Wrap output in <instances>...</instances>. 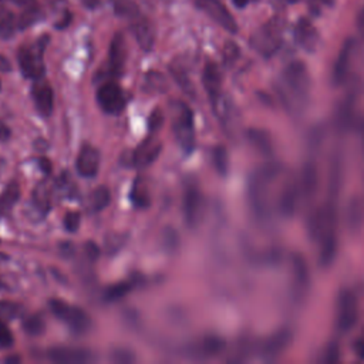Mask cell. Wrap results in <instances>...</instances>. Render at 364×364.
Wrapping results in <instances>:
<instances>
[{"label": "cell", "mask_w": 364, "mask_h": 364, "mask_svg": "<svg viewBox=\"0 0 364 364\" xmlns=\"http://www.w3.org/2000/svg\"><path fill=\"white\" fill-rule=\"evenodd\" d=\"M353 350H354V354H355L357 358L364 360V337L355 338L354 346H353Z\"/></svg>", "instance_id": "bcb514c9"}, {"label": "cell", "mask_w": 364, "mask_h": 364, "mask_svg": "<svg viewBox=\"0 0 364 364\" xmlns=\"http://www.w3.org/2000/svg\"><path fill=\"white\" fill-rule=\"evenodd\" d=\"M48 306L53 314L61 321H64L75 334H84L90 330L91 318L82 309L71 306L60 299L48 300Z\"/></svg>", "instance_id": "277c9868"}, {"label": "cell", "mask_w": 364, "mask_h": 364, "mask_svg": "<svg viewBox=\"0 0 364 364\" xmlns=\"http://www.w3.org/2000/svg\"><path fill=\"white\" fill-rule=\"evenodd\" d=\"M3 166H4V161L0 158V172H1V169H3Z\"/></svg>", "instance_id": "94428289"}, {"label": "cell", "mask_w": 364, "mask_h": 364, "mask_svg": "<svg viewBox=\"0 0 364 364\" xmlns=\"http://www.w3.org/2000/svg\"><path fill=\"white\" fill-rule=\"evenodd\" d=\"M162 122H164L162 111H161L159 108L154 109L152 114H151V117H149V122H148V124H149V131H151V132H156V131L161 128Z\"/></svg>", "instance_id": "ee69618b"}, {"label": "cell", "mask_w": 364, "mask_h": 364, "mask_svg": "<svg viewBox=\"0 0 364 364\" xmlns=\"http://www.w3.org/2000/svg\"><path fill=\"white\" fill-rule=\"evenodd\" d=\"M249 135V141L252 142V145L262 151V152H270L272 151V139L269 136V134H266L262 129H249L247 132Z\"/></svg>", "instance_id": "f1b7e54d"}, {"label": "cell", "mask_w": 364, "mask_h": 364, "mask_svg": "<svg viewBox=\"0 0 364 364\" xmlns=\"http://www.w3.org/2000/svg\"><path fill=\"white\" fill-rule=\"evenodd\" d=\"M60 250H61V255H63L64 257H71V256L74 255L75 247H74V245L70 243V242H63V243L60 245Z\"/></svg>", "instance_id": "7dc6e473"}, {"label": "cell", "mask_w": 364, "mask_h": 364, "mask_svg": "<svg viewBox=\"0 0 364 364\" xmlns=\"http://www.w3.org/2000/svg\"><path fill=\"white\" fill-rule=\"evenodd\" d=\"M9 136H10V129L3 122H0V141H6L9 139Z\"/></svg>", "instance_id": "db71d44e"}, {"label": "cell", "mask_w": 364, "mask_h": 364, "mask_svg": "<svg viewBox=\"0 0 364 364\" xmlns=\"http://www.w3.org/2000/svg\"><path fill=\"white\" fill-rule=\"evenodd\" d=\"M222 54H223V63H225L226 65H230V64H233V63L237 60V57H239V54H240V50H239V47L236 46V43L228 41V43L225 44V47H223Z\"/></svg>", "instance_id": "f35d334b"}, {"label": "cell", "mask_w": 364, "mask_h": 364, "mask_svg": "<svg viewBox=\"0 0 364 364\" xmlns=\"http://www.w3.org/2000/svg\"><path fill=\"white\" fill-rule=\"evenodd\" d=\"M112 7L115 14L122 18L134 20L141 14L139 7L134 0H112Z\"/></svg>", "instance_id": "4316f807"}, {"label": "cell", "mask_w": 364, "mask_h": 364, "mask_svg": "<svg viewBox=\"0 0 364 364\" xmlns=\"http://www.w3.org/2000/svg\"><path fill=\"white\" fill-rule=\"evenodd\" d=\"M223 348H225V340L220 336L206 334V336L200 337L199 340H196L195 343H192L189 346L188 351L193 357L208 358V357L220 354L223 351Z\"/></svg>", "instance_id": "4fadbf2b"}, {"label": "cell", "mask_w": 364, "mask_h": 364, "mask_svg": "<svg viewBox=\"0 0 364 364\" xmlns=\"http://www.w3.org/2000/svg\"><path fill=\"white\" fill-rule=\"evenodd\" d=\"M4 289H7V286H6L4 282L0 279V290H4Z\"/></svg>", "instance_id": "91938a15"}, {"label": "cell", "mask_w": 364, "mask_h": 364, "mask_svg": "<svg viewBox=\"0 0 364 364\" xmlns=\"http://www.w3.org/2000/svg\"><path fill=\"white\" fill-rule=\"evenodd\" d=\"M97 102L107 114H119L125 107V98L118 84L108 81L97 91Z\"/></svg>", "instance_id": "9c48e42d"}, {"label": "cell", "mask_w": 364, "mask_h": 364, "mask_svg": "<svg viewBox=\"0 0 364 364\" xmlns=\"http://www.w3.org/2000/svg\"><path fill=\"white\" fill-rule=\"evenodd\" d=\"M125 55H127V48H125V40L121 33H117L109 44L108 50V73L111 75H119L122 73L124 64H125Z\"/></svg>", "instance_id": "2e32d148"}, {"label": "cell", "mask_w": 364, "mask_h": 364, "mask_svg": "<svg viewBox=\"0 0 364 364\" xmlns=\"http://www.w3.org/2000/svg\"><path fill=\"white\" fill-rule=\"evenodd\" d=\"M31 91H33V98L38 112L44 117L51 115L54 108V91L50 87V84L38 78L36 80Z\"/></svg>", "instance_id": "ac0fdd59"}, {"label": "cell", "mask_w": 364, "mask_h": 364, "mask_svg": "<svg viewBox=\"0 0 364 364\" xmlns=\"http://www.w3.org/2000/svg\"><path fill=\"white\" fill-rule=\"evenodd\" d=\"M84 250H85V256H87V259L90 262H95L98 259V256H100L98 246L94 242H91V240L84 245Z\"/></svg>", "instance_id": "f6af8a7d"}, {"label": "cell", "mask_w": 364, "mask_h": 364, "mask_svg": "<svg viewBox=\"0 0 364 364\" xmlns=\"http://www.w3.org/2000/svg\"><path fill=\"white\" fill-rule=\"evenodd\" d=\"M266 173L257 172L252 175L247 186L249 205L256 218H264L267 212V195H266Z\"/></svg>", "instance_id": "ba28073f"}, {"label": "cell", "mask_w": 364, "mask_h": 364, "mask_svg": "<svg viewBox=\"0 0 364 364\" xmlns=\"http://www.w3.org/2000/svg\"><path fill=\"white\" fill-rule=\"evenodd\" d=\"M17 6H20L21 9H28V7H33V6H37V0H13Z\"/></svg>", "instance_id": "816d5d0a"}, {"label": "cell", "mask_w": 364, "mask_h": 364, "mask_svg": "<svg viewBox=\"0 0 364 364\" xmlns=\"http://www.w3.org/2000/svg\"><path fill=\"white\" fill-rule=\"evenodd\" d=\"M144 88L152 92H164L166 90L165 77L158 71H149L144 78Z\"/></svg>", "instance_id": "1f68e13d"}, {"label": "cell", "mask_w": 364, "mask_h": 364, "mask_svg": "<svg viewBox=\"0 0 364 364\" xmlns=\"http://www.w3.org/2000/svg\"><path fill=\"white\" fill-rule=\"evenodd\" d=\"M357 27H358V31L361 33V36L364 37V7L361 9L360 14H358V18H357Z\"/></svg>", "instance_id": "f5cc1de1"}, {"label": "cell", "mask_w": 364, "mask_h": 364, "mask_svg": "<svg viewBox=\"0 0 364 364\" xmlns=\"http://www.w3.org/2000/svg\"><path fill=\"white\" fill-rule=\"evenodd\" d=\"M291 277H293L294 293L299 297H301L307 291V287H309V283H310V273H309V266H307L304 257L300 253L293 255Z\"/></svg>", "instance_id": "ffe728a7"}, {"label": "cell", "mask_w": 364, "mask_h": 364, "mask_svg": "<svg viewBox=\"0 0 364 364\" xmlns=\"http://www.w3.org/2000/svg\"><path fill=\"white\" fill-rule=\"evenodd\" d=\"M296 199H297V191L294 186H287L280 198V210L283 215L290 216L294 212L296 208Z\"/></svg>", "instance_id": "836d02e7"}, {"label": "cell", "mask_w": 364, "mask_h": 364, "mask_svg": "<svg viewBox=\"0 0 364 364\" xmlns=\"http://www.w3.org/2000/svg\"><path fill=\"white\" fill-rule=\"evenodd\" d=\"M112 360L115 363H132L135 361L134 353L129 350H124V348H118L112 353Z\"/></svg>", "instance_id": "7bdbcfd3"}, {"label": "cell", "mask_w": 364, "mask_h": 364, "mask_svg": "<svg viewBox=\"0 0 364 364\" xmlns=\"http://www.w3.org/2000/svg\"><path fill=\"white\" fill-rule=\"evenodd\" d=\"M183 213L185 220L189 226H195L202 213V193L198 188L196 181L188 179L183 189Z\"/></svg>", "instance_id": "30bf717a"}, {"label": "cell", "mask_w": 364, "mask_h": 364, "mask_svg": "<svg viewBox=\"0 0 364 364\" xmlns=\"http://www.w3.org/2000/svg\"><path fill=\"white\" fill-rule=\"evenodd\" d=\"M0 90H1V82H0Z\"/></svg>", "instance_id": "be15d7a7"}, {"label": "cell", "mask_w": 364, "mask_h": 364, "mask_svg": "<svg viewBox=\"0 0 364 364\" xmlns=\"http://www.w3.org/2000/svg\"><path fill=\"white\" fill-rule=\"evenodd\" d=\"M202 82L208 92L213 111L218 112L220 105V98H222V74L216 63L208 61L205 64L203 73H202Z\"/></svg>", "instance_id": "8fae6325"}, {"label": "cell", "mask_w": 364, "mask_h": 364, "mask_svg": "<svg viewBox=\"0 0 364 364\" xmlns=\"http://www.w3.org/2000/svg\"><path fill=\"white\" fill-rule=\"evenodd\" d=\"M13 343H14V338L11 331L9 330L6 323L0 318V348H9L13 346Z\"/></svg>", "instance_id": "60d3db41"}, {"label": "cell", "mask_w": 364, "mask_h": 364, "mask_svg": "<svg viewBox=\"0 0 364 364\" xmlns=\"http://www.w3.org/2000/svg\"><path fill=\"white\" fill-rule=\"evenodd\" d=\"M131 289H132V284L128 283V282H121V283L112 284V286H109V287L104 291V299L108 300V301L119 300V299H122Z\"/></svg>", "instance_id": "d590c367"}, {"label": "cell", "mask_w": 364, "mask_h": 364, "mask_svg": "<svg viewBox=\"0 0 364 364\" xmlns=\"http://www.w3.org/2000/svg\"><path fill=\"white\" fill-rule=\"evenodd\" d=\"M307 3L313 13H318L321 10V7L328 4V0H307Z\"/></svg>", "instance_id": "c3c4849f"}, {"label": "cell", "mask_w": 364, "mask_h": 364, "mask_svg": "<svg viewBox=\"0 0 364 364\" xmlns=\"http://www.w3.org/2000/svg\"><path fill=\"white\" fill-rule=\"evenodd\" d=\"M80 226V213L78 212H68L64 218V228L67 232H77Z\"/></svg>", "instance_id": "b9f144b4"}, {"label": "cell", "mask_w": 364, "mask_h": 364, "mask_svg": "<svg viewBox=\"0 0 364 364\" xmlns=\"http://www.w3.org/2000/svg\"><path fill=\"white\" fill-rule=\"evenodd\" d=\"M289 1H294V0H289Z\"/></svg>", "instance_id": "e7e4bbea"}, {"label": "cell", "mask_w": 364, "mask_h": 364, "mask_svg": "<svg viewBox=\"0 0 364 364\" xmlns=\"http://www.w3.org/2000/svg\"><path fill=\"white\" fill-rule=\"evenodd\" d=\"M77 171L81 176L92 178L100 168V152L91 145H84L77 156Z\"/></svg>", "instance_id": "d6986e66"}, {"label": "cell", "mask_w": 364, "mask_h": 364, "mask_svg": "<svg viewBox=\"0 0 364 364\" xmlns=\"http://www.w3.org/2000/svg\"><path fill=\"white\" fill-rule=\"evenodd\" d=\"M169 71H171L173 80L178 82V85H179L186 94H189L191 97H193V95H195V87H193L192 81L189 80V75L186 74V71H185L179 64H176V63H173V64L169 65Z\"/></svg>", "instance_id": "83f0119b"}, {"label": "cell", "mask_w": 364, "mask_h": 364, "mask_svg": "<svg viewBox=\"0 0 364 364\" xmlns=\"http://www.w3.org/2000/svg\"><path fill=\"white\" fill-rule=\"evenodd\" d=\"M131 200L136 208H146L149 205V195L144 181L136 179L131 189Z\"/></svg>", "instance_id": "4dcf8cb0"}, {"label": "cell", "mask_w": 364, "mask_h": 364, "mask_svg": "<svg viewBox=\"0 0 364 364\" xmlns=\"http://www.w3.org/2000/svg\"><path fill=\"white\" fill-rule=\"evenodd\" d=\"M20 198V185L11 181L0 193V216H6L11 212L14 203Z\"/></svg>", "instance_id": "603a6c76"}, {"label": "cell", "mask_w": 364, "mask_h": 364, "mask_svg": "<svg viewBox=\"0 0 364 364\" xmlns=\"http://www.w3.org/2000/svg\"><path fill=\"white\" fill-rule=\"evenodd\" d=\"M47 355L54 363L61 364H78L92 361L91 351L80 347H68V346H57L51 347L47 351Z\"/></svg>", "instance_id": "7c38bea8"}, {"label": "cell", "mask_w": 364, "mask_h": 364, "mask_svg": "<svg viewBox=\"0 0 364 364\" xmlns=\"http://www.w3.org/2000/svg\"><path fill=\"white\" fill-rule=\"evenodd\" d=\"M317 175H316V169L313 165H307L304 172H303V191L306 192V195H313L317 186Z\"/></svg>", "instance_id": "74e56055"}, {"label": "cell", "mask_w": 364, "mask_h": 364, "mask_svg": "<svg viewBox=\"0 0 364 364\" xmlns=\"http://www.w3.org/2000/svg\"><path fill=\"white\" fill-rule=\"evenodd\" d=\"M172 128L181 148L191 154L195 148V127L193 114L185 102L178 101L172 104Z\"/></svg>", "instance_id": "6da1fadb"}, {"label": "cell", "mask_w": 364, "mask_h": 364, "mask_svg": "<svg viewBox=\"0 0 364 364\" xmlns=\"http://www.w3.org/2000/svg\"><path fill=\"white\" fill-rule=\"evenodd\" d=\"M10 71H11V63L6 55L0 54V73H10Z\"/></svg>", "instance_id": "681fc988"}, {"label": "cell", "mask_w": 364, "mask_h": 364, "mask_svg": "<svg viewBox=\"0 0 364 364\" xmlns=\"http://www.w3.org/2000/svg\"><path fill=\"white\" fill-rule=\"evenodd\" d=\"M196 7L226 31L237 33V23L222 0H196Z\"/></svg>", "instance_id": "52a82bcc"}, {"label": "cell", "mask_w": 364, "mask_h": 364, "mask_svg": "<svg viewBox=\"0 0 364 364\" xmlns=\"http://www.w3.org/2000/svg\"><path fill=\"white\" fill-rule=\"evenodd\" d=\"M23 330L28 336H40L46 330V321L40 314H30L23 320Z\"/></svg>", "instance_id": "d6a6232c"}, {"label": "cell", "mask_w": 364, "mask_h": 364, "mask_svg": "<svg viewBox=\"0 0 364 364\" xmlns=\"http://www.w3.org/2000/svg\"><path fill=\"white\" fill-rule=\"evenodd\" d=\"M212 162L215 169L218 171L219 175L225 176L228 173L229 169V156H228V151L225 146L218 145L213 148L212 151Z\"/></svg>", "instance_id": "f546056e"}, {"label": "cell", "mask_w": 364, "mask_h": 364, "mask_svg": "<svg viewBox=\"0 0 364 364\" xmlns=\"http://www.w3.org/2000/svg\"><path fill=\"white\" fill-rule=\"evenodd\" d=\"M18 306L13 301H7V300H1L0 301V317L6 318V320H13L18 316Z\"/></svg>", "instance_id": "ab89813d"}, {"label": "cell", "mask_w": 364, "mask_h": 364, "mask_svg": "<svg viewBox=\"0 0 364 364\" xmlns=\"http://www.w3.org/2000/svg\"><path fill=\"white\" fill-rule=\"evenodd\" d=\"M131 30L138 46L144 51H151L155 43V33L151 21L139 14L138 17L131 20Z\"/></svg>", "instance_id": "e0dca14e"}, {"label": "cell", "mask_w": 364, "mask_h": 364, "mask_svg": "<svg viewBox=\"0 0 364 364\" xmlns=\"http://www.w3.org/2000/svg\"><path fill=\"white\" fill-rule=\"evenodd\" d=\"M358 318V300L355 293L344 287L338 291L336 301V327L340 333H348Z\"/></svg>", "instance_id": "5b68a950"}, {"label": "cell", "mask_w": 364, "mask_h": 364, "mask_svg": "<svg viewBox=\"0 0 364 364\" xmlns=\"http://www.w3.org/2000/svg\"><path fill=\"white\" fill-rule=\"evenodd\" d=\"M38 166H40V169L44 172V173H51V168H53V165H51V162L47 159V158H40L38 159Z\"/></svg>", "instance_id": "f907efd6"}, {"label": "cell", "mask_w": 364, "mask_h": 364, "mask_svg": "<svg viewBox=\"0 0 364 364\" xmlns=\"http://www.w3.org/2000/svg\"><path fill=\"white\" fill-rule=\"evenodd\" d=\"M250 46L263 57L274 54L282 44V23L279 18H272L260 26L249 40Z\"/></svg>", "instance_id": "3957f363"}, {"label": "cell", "mask_w": 364, "mask_h": 364, "mask_svg": "<svg viewBox=\"0 0 364 364\" xmlns=\"http://www.w3.org/2000/svg\"><path fill=\"white\" fill-rule=\"evenodd\" d=\"M161 142L155 136H148L142 141L135 151H132V165L138 168L148 166L152 164L161 152Z\"/></svg>", "instance_id": "9a60e30c"}, {"label": "cell", "mask_w": 364, "mask_h": 364, "mask_svg": "<svg viewBox=\"0 0 364 364\" xmlns=\"http://www.w3.org/2000/svg\"><path fill=\"white\" fill-rule=\"evenodd\" d=\"M353 53H354V43L351 40H347L340 53H338V57L334 63V68H333V81L336 84H340L344 81L347 73H348V68H350V64H351V57H353Z\"/></svg>", "instance_id": "44dd1931"}, {"label": "cell", "mask_w": 364, "mask_h": 364, "mask_svg": "<svg viewBox=\"0 0 364 364\" xmlns=\"http://www.w3.org/2000/svg\"><path fill=\"white\" fill-rule=\"evenodd\" d=\"M111 202V193L107 186L95 188L90 195V209L92 212H100L105 209Z\"/></svg>", "instance_id": "484cf974"}, {"label": "cell", "mask_w": 364, "mask_h": 364, "mask_svg": "<svg viewBox=\"0 0 364 364\" xmlns=\"http://www.w3.org/2000/svg\"><path fill=\"white\" fill-rule=\"evenodd\" d=\"M50 189L48 186L41 182L37 185V188L33 192V203L36 206V209L41 213H47L50 210L51 206V198H50Z\"/></svg>", "instance_id": "cb8c5ba5"}, {"label": "cell", "mask_w": 364, "mask_h": 364, "mask_svg": "<svg viewBox=\"0 0 364 364\" xmlns=\"http://www.w3.org/2000/svg\"><path fill=\"white\" fill-rule=\"evenodd\" d=\"M47 43H48V36L44 34L34 44L23 46L18 50L17 60H18V65H20L21 74L26 78L38 80V78H41L44 75L43 54H44Z\"/></svg>", "instance_id": "7a4b0ae2"}, {"label": "cell", "mask_w": 364, "mask_h": 364, "mask_svg": "<svg viewBox=\"0 0 364 364\" xmlns=\"http://www.w3.org/2000/svg\"><path fill=\"white\" fill-rule=\"evenodd\" d=\"M294 40L304 51L313 53L318 46V31L309 18L301 17L294 26Z\"/></svg>", "instance_id": "5bb4252c"}, {"label": "cell", "mask_w": 364, "mask_h": 364, "mask_svg": "<svg viewBox=\"0 0 364 364\" xmlns=\"http://www.w3.org/2000/svg\"><path fill=\"white\" fill-rule=\"evenodd\" d=\"M291 333L289 330H279L273 336H270L263 344V354L269 358L277 357L282 354L283 350L290 344Z\"/></svg>", "instance_id": "7402d4cb"}, {"label": "cell", "mask_w": 364, "mask_h": 364, "mask_svg": "<svg viewBox=\"0 0 364 364\" xmlns=\"http://www.w3.org/2000/svg\"><path fill=\"white\" fill-rule=\"evenodd\" d=\"M18 28L17 17L13 11L4 10L0 13V38L9 40L14 36L16 30Z\"/></svg>", "instance_id": "d4e9b609"}, {"label": "cell", "mask_w": 364, "mask_h": 364, "mask_svg": "<svg viewBox=\"0 0 364 364\" xmlns=\"http://www.w3.org/2000/svg\"><path fill=\"white\" fill-rule=\"evenodd\" d=\"M6 3H7V0H0V13L1 11H4L6 9H4V6H6Z\"/></svg>", "instance_id": "680465c9"}, {"label": "cell", "mask_w": 364, "mask_h": 364, "mask_svg": "<svg viewBox=\"0 0 364 364\" xmlns=\"http://www.w3.org/2000/svg\"><path fill=\"white\" fill-rule=\"evenodd\" d=\"M81 1H82V4H84L85 7H88V9L97 7L98 3H100V0H81Z\"/></svg>", "instance_id": "9f6ffc18"}, {"label": "cell", "mask_w": 364, "mask_h": 364, "mask_svg": "<svg viewBox=\"0 0 364 364\" xmlns=\"http://www.w3.org/2000/svg\"><path fill=\"white\" fill-rule=\"evenodd\" d=\"M283 78L287 88L300 100H304L310 91V74L301 60L289 63L283 70Z\"/></svg>", "instance_id": "8992f818"}, {"label": "cell", "mask_w": 364, "mask_h": 364, "mask_svg": "<svg viewBox=\"0 0 364 364\" xmlns=\"http://www.w3.org/2000/svg\"><path fill=\"white\" fill-rule=\"evenodd\" d=\"M4 259H7V256L3 255V253H0V260H4Z\"/></svg>", "instance_id": "6125c7cd"}, {"label": "cell", "mask_w": 364, "mask_h": 364, "mask_svg": "<svg viewBox=\"0 0 364 364\" xmlns=\"http://www.w3.org/2000/svg\"><path fill=\"white\" fill-rule=\"evenodd\" d=\"M340 353H341V350H340L338 343L333 340V341H330V343L324 347V350H323V353H321V357H320V361H321V363H326V364L338 363V361H340Z\"/></svg>", "instance_id": "8d00e7d4"}, {"label": "cell", "mask_w": 364, "mask_h": 364, "mask_svg": "<svg viewBox=\"0 0 364 364\" xmlns=\"http://www.w3.org/2000/svg\"><path fill=\"white\" fill-rule=\"evenodd\" d=\"M252 1H256V0H232V3L236 6V7H239V9H243V7H246L249 3H252Z\"/></svg>", "instance_id": "11a10c76"}, {"label": "cell", "mask_w": 364, "mask_h": 364, "mask_svg": "<svg viewBox=\"0 0 364 364\" xmlns=\"http://www.w3.org/2000/svg\"><path fill=\"white\" fill-rule=\"evenodd\" d=\"M4 361H6V363H18L20 358H18V357H7Z\"/></svg>", "instance_id": "6f0895ef"}, {"label": "cell", "mask_w": 364, "mask_h": 364, "mask_svg": "<svg viewBox=\"0 0 364 364\" xmlns=\"http://www.w3.org/2000/svg\"><path fill=\"white\" fill-rule=\"evenodd\" d=\"M41 16V11H40V6H33V7H28V9H23L21 14L17 17V24H18V28L20 30H24L27 27H30L31 24H34Z\"/></svg>", "instance_id": "e575fe53"}]
</instances>
